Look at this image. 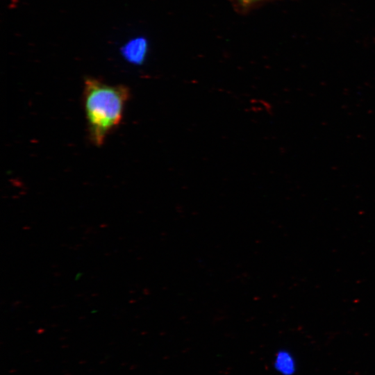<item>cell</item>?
I'll return each mask as SVG.
<instances>
[{"label":"cell","mask_w":375,"mask_h":375,"mask_svg":"<svg viewBox=\"0 0 375 375\" xmlns=\"http://www.w3.org/2000/svg\"><path fill=\"white\" fill-rule=\"evenodd\" d=\"M129 90L94 78L85 80L83 106L91 142L100 146L121 122Z\"/></svg>","instance_id":"6da1fadb"},{"label":"cell","mask_w":375,"mask_h":375,"mask_svg":"<svg viewBox=\"0 0 375 375\" xmlns=\"http://www.w3.org/2000/svg\"><path fill=\"white\" fill-rule=\"evenodd\" d=\"M241 4L247 6L261 0H238Z\"/></svg>","instance_id":"7a4b0ae2"}]
</instances>
